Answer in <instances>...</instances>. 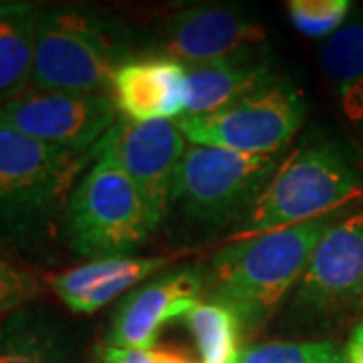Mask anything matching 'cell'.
<instances>
[{"label":"cell","mask_w":363,"mask_h":363,"mask_svg":"<svg viewBox=\"0 0 363 363\" xmlns=\"http://www.w3.org/2000/svg\"><path fill=\"white\" fill-rule=\"evenodd\" d=\"M109 97L117 113L131 121H172L186 116V65L169 57H133L117 69Z\"/></svg>","instance_id":"obj_13"},{"label":"cell","mask_w":363,"mask_h":363,"mask_svg":"<svg viewBox=\"0 0 363 363\" xmlns=\"http://www.w3.org/2000/svg\"><path fill=\"white\" fill-rule=\"evenodd\" d=\"M166 257H119L89 260L81 267L55 274L49 285L55 297L69 311L79 315L104 309L116 298H123L135 286L166 271Z\"/></svg>","instance_id":"obj_15"},{"label":"cell","mask_w":363,"mask_h":363,"mask_svg":"<svg viewBox=\"0 0 363 363\" xmlns=\"http://www.w3.org/2000/svg\"><path fill=\"white\" fill-rule=\"evenodd\" d=\"M37 16L39 11L26 2L0 14V107L33 87Z\"/></svg>","instance_id":"obj_18"},{"label":"cell","mask_w":363,"mask_h":363,"mask_svg":"<svg viewBox=\"0 0 363 363\" xmlns=\"http://www.w3.org/2000/svg\"><path fill=\"white\" fill-rule=\"evenodd\" d=\"M206 295V269H166L119 298L101 343L119 350L156 347L162 327L182 319Z\"/></svg>","instance_id":"obj_11"},{"label":"cell","mask_w":363,"mask_h":363,"mask_svg":"<svg viewBox=\"0 0 363 363\" xmlns=\"http://www.w3.org/2000/svg\"><path fill=\"white\" fill-rule=\"evenodd\" d=\"M286 13L293 26L309 39H329L347 23L350 0H291Z\"/></svg>","instance_id":"obj_21"},{"label":"cell","mask_w":363,"mask_h":363,"mask_svg":"<svg viewBox=\"0 0 363 363\" xmlns=\"http://www.w3.org/2000/svg\"><path fill=\"white\" fill-rule=\"evenodd\" d=\"M319 61L343 116L363 123V14L350 18L325 40Z\"/></svg>","instance_id":"obj_17"},{"label":"cell","mask_w":363,"mask_h":363,"mask_svg":"<svg viewBox=\"0 0 363 363\" xmlns=\"http://www.w3.org/2000/svg\"><path fill=\"white\" fill-rule=\"evenodd\" d=\"M345 362L363 363V321L353 327L345 343Z\"/></svg>","instance_id":"obj_24"},{"label":"cell","mask_w":363,"mask_h":363,"mask_svg":"<svg viewBox=\"0 0 363 363\" xmlns=\"http://www.w3.org/2000/svg\"><path fill=\"white\" fill-rule=\"evenodd\" d=\"M16 4H18V2H0V14H4V13H9V11H13Z\"/></svg>","instance_id":"obj_25"},{"label":"cell","mask_w":363,"mask_h":363,"mask_svg":"<svg viewBox=\"0 0 363 363\" xmlns=\"http://www.w3.org/2000/svg\"><path fill=\"white\" fill-rule=\"evenodd\" d=\"M236 363H347L345 347L331 339L269 341L245 347Z\"/></svg>","instance_id":"obj_20"},{"label":"cell","mask_w":363,"mask_h":363,"mask_svg":"<svg viewBox=\"0 0 363 363\" xmlns=\"http://www.w3.org/2000/svg\"><path fill=\"white\" fill-rule=\"evenodd\" d=\"M307 117L305 93L291 77L204 116H182L178 128L192 145L218 147L242 156L286 152Z\"/></svg>","instance_id":"obj_7"},{"label":"cell","mask_w":363,"mask_h":363,"mask_svg":"<svg viewBox=\"0 0 363 363\" xmlns=\"http://www.w3.org/2000/svg\"><path fill=\"white\" fill-rule=\"evenodd\" d=\"M93 154L37 142L0 125V247L35 255L57 234Z\"/></svg>","instance_id":"obj_2"},{"label":"cell","mask_w":363,"mask_h":363,"mask_svg":"<svg viewBox=\"0 0 363 363\" xmlns=\"http://www.w3.org/2000/svg\"><path fill=\"white\" fill-rule=\"evenodd\" d=\"M362 194L363 162L350 143L307 135L286 154L234 240L341 214Z\"/></svg>","instance_id":"obj_4"},{"label":"cell","mask_w":363,"mask_h":363,"mask_svg":"<svg viewBox=\"0 0 363 363\" xmlns=\"http://www.w3.org/2000/svg\"><path fill=\"white\" fill-rule=\"evenodd\" d=\"M198 347V363H236L242 353V327L230 309L198 301L182 317Z\"/></svg>","instance_id":"obj_19"},{"label":"cell","mask_w":363,"mask_h":363,"mask_svg":"<svg viewBox=\"0 0 363 363\" xmlns=\"http://www.w3.org/2000/svg\"><path fill=\"white\" fill-rule=\"evenodd\" d=\"M269 45L257 18L228 4H194L180 9L157 28V55L184 65L206 63Z\"/></svg>","instance_id":"obj_12"},{"label":"cell","mask_w":363,"mask_h":363,"mask_svg":"<svg viewBox=\"0 0 363 363\" xmlns=\"http://www.w3.org/2000/svg\"><path fill=\"white\" fill-rule=\"evenodd\" d=\"M0 363H81V347L67 321L33 303L0 319Z\"/></svg>","instance_id":"obj_16"},{"label":"cell","mask_w":363,"mask_h":363,"mask_svg":"<svg viewBox=\"0 0 363 363\" xmlns=\"http://www.w3.org/2000/svg\"><path fill=\"white\" fill-rule=\"evenodd\" d=\"M337 218L341 214L222 247L206 269L208 301L230 309L245 335L259 333L293 295L313 250Z\"/></svg>","instance_id":"obj_1"},{"label":"cell","mask_w":363,"mask_h":363,"mask_svg":"<svg viewBox=\"0 0 363 363\" xmlns=\"http://www.w3.org/2000/svg\"><path fill=\"white\" fill-rule=\"evenodd\" d=\"M85 363H198V359L178 350L150 347V350H119L99 343Z\"/></svg>","instance_id":"obj_23"},{"label":"cell","mask_w":363,"mask_h":363,"mask_svg":"<svg viewBox=\"0 0 363 363\" xmlns=\"http://www.w3.org/2000/svg\"><path fill=\"white\" fill-rule=\"evenodd\" d=\"M286 152L242 156L218 147L192 145L182 160L166 222L182 242H200L247 220Z\"/></svg>","instance_id":"obj_3"},{"label":"cell","mask_w":363,"mask_h":363,"mask_svg":"<svg viewBox=\"0 0 363 363\" xmlns=\"http://www.w3.org/2000/svg\"><path fill=\"white\" fill-rule=\"evenodd\" d=\"M363 309V210L337 218L286 301L295 327L321 329Z\"/></svg>","instance_id":"obj_8"},{"label":"cell","mask_w":363,"mask_h":363,"mask_svg":"<svg viewBox=\"0 0 363 363\" xmlns=\"http://www.w3.org/2000/svg\"><path fill=\"white\" fill-rule=\"evenodd\" d=\"M45 285L39 274L0 257V319L21 307L33 305Z\"/></svg>","instance_id":"obj_22"},{"label":"cell","mask_w":363,"mask_h":363,"mask_svg":"<svg viewBox=\"0 0 363 363\" xmlns=\"http://www.w3.org/2000/svg\"><path fill=\"white\" fill-rule=\"evenodd\" d=\"M188 143L176 121H131L119 116L95 145L93 157H107L125 172L160 230Z\"/></svg>","instance_id":"obj_9"},{"label":"cell","mask_w":363,"mask_h":363,"mask_svg":"<svg viewBox=\"0 0 363 363\" xmlns=\"http://www.w3.org/2000/svg\"><path fill=\"white\" fill-rule=\"evenodd\" d=\"M133 59L131 30L85 6L39 11L33 89L109 95L117 69Z\"/></svg>","instance_id":"obj_5"},{"label":"cell","mask_w":363,"mask_h":363,"mask_svg":"<svg viewBox=\"0 0 363 363\" xmlns=\"http://www.w3.org/2000/svg\"><path fill=\"white\" fill-rule=\"evenodd\" d=\"M116 121L109 95L30 89L0 107L2 128L77 154H93Z\"/></svg>","instance_id":"obj_10"},{"label":"cell","mask_w":363,"mask_h":363,"mask_svg":"<svg viewBox=\"0 0 363 363\" xmlns=\"http://www.w3.org/2000/svg\"><path fill=\"white\" fill-rule=\"evenodd\" d=\"M156 233L142 194L125 172L107 157H93L63 216L71 252L87 260L135 257Z\"/></svg>","instance_id":"obj_6"},{"label":"cell","mask_w":363,"mask_h":363,"mask_svg":"<svg viewBox=\"0 0 363 363\" xmlns=\"http://www.w3.org/2000/svg\"><path fill=\"white\" fill-rule=\"evenodd\" d=\"M188 109L186 116H204L269 87L281 75L269 45L240 51L206 63L186 65Z\"/></svg>","instance_id":"obj_14"}]
</instances>
